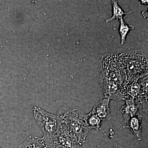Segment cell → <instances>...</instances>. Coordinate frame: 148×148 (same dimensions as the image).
Listing matches in <instances>:
<instances>
[{
    "mask_svg": "<svg viewBox=\"0 0 148 148\" xmlns=\"http://www.w3.org/2000/svg\"><path fill=\"white\" fill-rule=\"evenodd\" d=\"M119 33L121 35V43L123 45L126 42V36L130 31L134 30L135 28L132 25H128L125 22L123 19L120 20Z\"/></svg>",
    "mask_w": 148,
    "mask_h": 148,
    "instance_id": "cell-11",
    "label": "cell"
},
{
    "mask_svg": "<svg viewBox=\"0 0 148 148\" xmlns=\"http://www.w3.org/2000/svg\"><path fill=\"white\" fill-rule=\"evenodd\" d=\"M86 119L88 125L90 130L93 129L97 131L101 130L102 132H104L101 128L102 121L96 114L91 111L89 113L86 115Z\"/></svg>",
    "mask_w": 148,
    "mask_h": 148,
    "instance_id": "cell-10",
    "label": "cell"
},
{
    "mask_svg": "<svg viewBox=\"0 0 148 148\" xmlns=\"http://www.w3.org/2000/svg\"><path fill=\"white\" fill-rule=\"evenodd\" d=\"M143 116L138 113L135 116L132 117L126 123L124 128H128L135 135L139 141L143 139L142 136V122Z\"/></svg>",
    "mask_w": 148,
    "mask_h": 148,
    "instance_id": "cell-6",
    "label": "cell"
},
{
    "mask_svg": "<svg viewBox=\"0 0 148 148\" xmlns=\"http://www.w3.org/2000/svg\"><path fill=\"white\" fill-rule=\"evenodd\" d=\"M33 115L44 133L43 138L52 139L58 132L62 123L61 116L49 113L39 107L33 109Z\"/></svg>",
    "mask_w": 148,
    "mask_h": 148,
    "instance_id": "cell-3",
    "label": "cell"
},
{
    "mask_svg": "<svg viewBox=\"0 0 148 148\" xmlns=\"http://www.w3.org/2000/svg\"><path fill=\"white\" fill-rule=\"evenodd\" d=\"M118 59L125 77L123 87L147 75V59L141 51L122 53Z\"/></svg>",
    "mask_w": 148,
    "mask_h": 148,
    "instance_id": "cell-1",
    "label": "cell"
},
{
    "mask_svg": "<svg viewBox=\"0 0 148 148\" xmlns=\"http://www.w3.org/2000/svg\"><path fill=\"white\" fill-rule=\"evenodd\" d=\"M125 101V105L121 107L120 111L123 115L124 122L126 124L130 119L139 113V106L131 99Z\"/></svg>",
    "mask_w": 148,
    "mask_h": 148,
    "instance_id": "cell-7",
    "label": "cell"
},
{
    "mask_svg": "<svg viewBox=\"0 0 148 148\" xmlns=\"http://www.w3.org/2000/svg\"><path fill=\"white\" fill-rule=\"evenodd\" d=\"M110 101V100L109 98H104L97 103L91 111L96 114L102 121L111 119Z\"/></svg>",
    "mask_w": 148,
    "mask_h": 148,
    "instance_id": "cell-5",
    "label": "cell"
},
{
    "mask_svg": "<svg viewBox=\"0 0 148 148\" xmlns=\"http://www.w3.org/2000/svg\"><path fill=\"white\" fill-rule=\"evenodd\" d=\"M51 140L66 148H82V145L78 143L63 121L58 132Z\"/></svg>",
    "mask_w": 148,
    "mask_h": 148,
    "instance_id": "cell-4",
    "label": "cell"
},
{
    "mask_svg": "<svg viewBox=\"0 0 148 148\" xmlns=\"http://www.w3.org/2000/svg\"><path fill=\"white\" fill-rule=\"evenodd\" d=\"M112 3L113 8V15L110 18L106 19V22L107 23L111 22L115 19L120 20L123 19V18L124 15H126L131 12H124V11L122 9L119 5L117 1H112Z\"/></svg>",
    "mask_w": 148,
    "mask_h": 148,
    "instance_id": "cell-9",
    "label": "cell"
},
{
    "mask_svg": "<svg viewBox=\"0 0 148 148\" xmlns=\"http://www.w3.org/2000/svg\"><path fill=\"white\" fill-rule=\"evenodd\" d=\"M61 117L70 132L82 145L90 130L86 121V115L81 109L76 108L69 110Z\"/></svg>",
    "mask_w": 148,
    "mask_h": 148,
    "instance_id": "cell-2",
    "label": "cell"
},
{
    "mask_svg": "<svg viewBox=\"0 0 148 148\" xmlns=\"http://www.w3.org/2000/svg\"><path fill=\"white\" fill-rule=\"evenodd\" d=\"M17 148H45L43 138L29 136Z\"/></svg>",
    "mask_w": 148,
    "mask_h": 148,
    "instance_id": "cell-8",
    "label": "cell"
},
{
    "mask_svg": "<svg viewBox=\"0 0 148 148\" xmlns=\"http://www.w3.org/2000/svg\"><path fill=\"white\" fill-rule=\"evenodd\" d=\"M43 138L45 144V148H66L61 144L54 142L52 140Z\"/></svg>",
    "mask_w": 148,
    "mask_h": 148,
    "instance_id": "cell-12",
    "label": "cell"
}]
</instances>
